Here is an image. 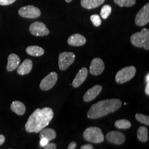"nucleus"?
I'll list each match as a JSON object with an SVG mask.
<instances>
[{"label": "nucleus", "instance_id": "30", "mask_svg": "<svg viewBox=\"0 0 149 149\" xmlns=\"http://www.w3.org/2000/svg\"><path fill=\"white\" fill-rule=\"evenodd\" d=\"M49 141L48 139L46 138H42L40 139V146L42 147H44L45 146H46L47 144L49 143Z\"/></svg>", "mask_w": 149, "mask_h": 149}, {"label": "nucleus", "instance_id": "31", "mask_svg": "<svg viewBox=\"0 0 149 149\" xmlns=\"http://www.w3.org/2000/svg\"><path fill=\"white\" fill-rule=\"evenodd\" d=\"M81 149H93V147L92 145L91 144H85V145H82L81 147Z\"/></svg>", "mask_w": 149, "mask_h": 149}, {"label": "nucleus", "instance_id": "29", "mask_svg": "<svg viewBox=\"0 0 149 149\" xmlns=\"http://www.w3.org/2000/svg\"><path fill=\"white\" fill-rule=\"evenodd\" d=\"M57 145L55 143H48L46 146H44L45 149H56Z\"/></svg>", "mask_w": 149, "mask_h": 149}, {"label": "nucleus", "instance_id": "27", "mask_svg": "<svg viewBox=\"0 0 149 149\" xmlns=\"http://www.w3.org/2000/svg\"><path fill=\"white\" fill-rule=\"evenodd\" d=\"M90 19L92 24L95 27H99L101 25L102 21L100 16L98 15H93L91 16Z\"/></svg>", "mask_w": 149, "mask_h": 149}, {"label": "nucleus", "instance_id": "35", "mask_svg": "<svg viewBox=\"0 0 149 149\" xmlns=\"http://www.w3.org/2000/svg\"><path fill=\"white\" fill-rule=\"evenodd\" d=\"M146 83H148L149 82V74L148 73L146 76Z\"/></svg>", "mask_w": 149, "mask_h": 149}, {"label": "nucleus", "instance_id": "1", "mask_svg": "<svg viewBox=\"0 0 149 149\" xmlns=\"http://www.w3.org/2000/svg\"><path fill=\"white\" fill-rule=\"evenodd\" d=\"M53 117V111L52 108H37L28 118L25 125L26 130L28 133H39L48 126Z\"/></svg>", "mask_w": 149, "mask_h": 149}, {"label": "nucleus", "instance_id": "13", "mask_svg": "<svg viewBox=\"0 0 149 149\" xmlns=\"http://www.w3.org/2000/svg\"><path fill=\"white\" fill-rule=\"evenodd\" d=\"M102 90V87L101 86L97 85L93 86L86 92L84 96V101L85 102L93 101L101 93Z\"/></svg>", "mask_w": 149, "mask_h": 149}, {"label": "nucleus", "instance_id": "32", "mask_svg": "<svg viewBox=\"0 0 149 149\" xmlns=\"http://www.w3.org/2000/svg\"><path fill=\"white\" fill-rule=\"evenodd\" d=\"M77 146V144L76 142L74 141H72L71 143H70V144H69L68 149H74L76 148Z\"/></svg>", "mask_w": 149, "mask_h": 149}, {"label": "nucleus", "instance_id": "22", "mask_svg": "<svg viewBox=\"0 0 149 149\" xmlns=\"http://www.w3.org/2000/svg\"><path fill=\"white\" fill-rule=\"evenodd\" d=\"M137 137L139 140L143 143H145L148 140V129L141 126L137 131Z\"/></svg>", "mask_w": 149, "mask_h": 149}, {"label": "nucleus", "instance_id": "17", "mask_svg": "<svg viewBox=\"0 0 149 149\" xmlns=\"http://www.w3.org/2000/svg\"><path fill=\"white\" fill-rule=\"evenodd\" d=\"M33 62L30 59H27L24 60L21 65H19L17 69V73L20 75L28 74L32 69Z\"/></svg>", "mask_w": 149, "mask_h": 149}, {"label": "nucleus", "instance_id": "3", "mask_svg": "<svg viewBox=\"0 0 149 149\" xmlns=\"http://www.w3.org/2000/svg\"><path fill=\"white\" fill-rule=\"evenodd\" d=\"M131 43L134 46L138 48H143L148 50L149 49V30L143 28L141 32H136L130 37Z\"/></svg>", "mask_w": 149, "mask_h": 149}, {"label": "nucleus", "instance_id": "15", "mask_svg": "<svg viewBox=\"0 0 149 149\" xmlns=\"http://www.w3.org/2000/svg\"><path fill=\"white\" fill-rule=\"evenodd\" d=\"M20 63V58L16 54H11L8 57L6 69L8 72H12L18 68Z\"/></svg>", "mask_w": 149, "mask_h": 149}, {"label": "nucleus", "instance_id": "25", "mask_svg": "<svg viewBox=\"0 0 149 149\" xmlns=\"http://www.w3.org/2000/svg\"><path fill=\"white\" fill-rule=\"evenodd\" d=\"M112 12V7L109 5H105L102 8L100 15L103 19H106Z\"/></svg>", "mask_w": 149, "mask_h": 149}, {"label": "nucleus", "instance_id": "5", "mask_svg": "<svg viewBox=\"0 0 149 149\" xmlns=\"http://www.w3.org/2000/svg\"><path fill=\"white\" fill-rule=\"evenodd\" d=\"M136 70L134 66H127L119 70L116 75L115 80L118 84H122L132 79L136 74Z\"/></svg>", "mask_w": 149, "mask_h": 149}, {"label": "nucleus", "instance_id": "4", "mask_svg": "<svg viewBox=\"0 0 149 149\" xmlns=\"http://www.w3.org/2000/svg\"><path fill=\"white\" fill-rule=\"evenodd\" d=\"M83 136L86 141L96 144L101 143L104 139L101 129L95 127L87 128L84 132Z\"/></svg>", "mask_w": 149, "mask_h": 149}, {"label": "nucleus", "instance_id": "20", "mask_svg": "<svg viewBox=\"0 0 149 149\" xmlns=\"http://www.w3.org/2000/svg\"><path fill=\"white\" fill-rule=\"evenodd\" d=\"M26 52L28 55L33 56H40L44 55L45 53L44 49L37 45L28 47L26 49Z\"/></svg>", "mask_w": 149, "mask_h": 149}, {"label": "nucleus", "instance_id": "2", "mask_svg": "<svg viewBox=\"0 0 149 149\" xmlns=\"http://www.w3.org/2000/svg\"><path fill=\"white\" fill-rule=\"evenodd\" d=\"M122 105V101L117 98L102 100L93 104L87 112V117L92 119L104 117L118 110Z\"/></svg>", "mask_w": 149, "mask_h": 149}, {"label": "nucleus", "instance_id": "28", "mask_svg": "<svg viewBox=\"0 0 149 149\" xmlns=\"http://www.w3.org/2000/svg\"><path fill=\"white\" fill-rule=\"evenodd\" d=\"M16 0H0V5H10L13 3Z\"/></svg>", "mask_w": 149, "mask_h": 149}, {"label": "nucleus", "instance_id": "21", "mask_svg": "<svg viewBox=\"0 0 149 149\" xmlns=\"http://www.w3.org/2000/svg\"><path fill=\"white\" fill-rule=\"evenodd\" d=\"M56 136V132L54 129L51 128L43 129L40 132L39 138L40 139L46 138L48 139L49 141L55 139Z\"/></svg>", "mask_w": 149, "mask_h": 149}, {"label": "nucleus", "instance_id": "12", "mask_svg": "<svg viewBox=\"0 0 149 149\" xmlns=\"http://www.w3.org/2000/svg\"><path fill=\"white\" fill-rule=\"evenodd\" d=\"M107 140L113 144H122L125 141V136L124 134L117 131H111L106 135Z\"/></svg>", "mask_w": 149, "mask_h": 149}, {"label": "nucleus", "instance_id": "11", "mask_svg": "<svg viewBox=\"0 0 149 149\" xmlns=\"http://www.w3.org/2000/svg\"><path fill=\"white\" fill-rule=\"evenodd\" d=\"M104 70V64L103 60L100 58H96L92 60L90 66L91 74L98 76L101 74Z\"/></svg>", "mask_w": 149, "mask_h": 149}, {"label": "nucleus", "instance_id": "6", "mask_svg": "<svg viewBox=\"0 0 149 149\" xmlns=\"http://www.w3.org/2000/svg\"><path fill=\"white\" fill-rule=\"evenodd\" d=\"M75 54L72 52H63L59 56L58 65L60 70L64 71L74 63Z\"/></svg>", "mask_w": 149, "mask_h": 149}, {"label": "nucleus", "instance_id": "9", "mask_svg": "<svg viewBox=\"0 0 149 149\" xmlns=\"http://www.w3.org/2000/svg\"><path fill=\"white\" fill-rule=\"evenodd\" d=\"M29 32L32 35L37 37H44L49 35V30L41 22H35L29 27Z\"/></svg>", "mask_w": 149, "mask_h": 149}, {"label": "nucleus", "instance_id": "33", "mask_svg": "<svg viewBox=\"0 0 149 149\" xmlns=\"http://www.w3.org/2000/svg\"><path fill=\"white\" fill-rule=\"evenodd\" d=\"M5 136L2 134H0V146L5 143Z\"/></svg>", "mask_w": 149, "mask_h": 149}, {"label": "nucleus", "instance_id": "16", "mask_svg": "<svg viewBox=\"0 0 149 149\" xmlns=\"http://www.w3.org/2000/svg\"><path fill=\"white\" fill-rule=\"evenodd\" d=\"M68 43L70 45L74 47L82 46L86 43V38L79 33L71 35L68 40Z\"/></svg>", "mask_w": 149, "mask_h": 149}, {"label": "nucleus", "instance_id": "18", "mask_svg": "<svg viewBox=\"0 0 149 149\" xmlns=\"http://www.w3.org/2000/svg\"><path fill=\"white\" fill-rule=\"evenodd\" d=\"M104 1L105 0H81V5L86 9L91 10L101 5Z\"/></svg>", "mask_w": 149, "mask_h": 149}, {"label": "nucleus", "instance_id": "10", "mask_svg": "<svg viewBox=\"0 0 149 149\" xmlns=\"http://www.w3.org/2000/svg\"><path fill=\"white\" fill-rule=\"evenodd\" d=\"M58 79V75L56 72H52L42 80L40 84V88L43 91L51 90L56 84Z\"/></svg>", "mask_w": 149, "mask_h": 149}, {"label": "nucleus", "instance_id": "19", "mask_svg": "<svg viewBox=\"0 0 149 149\" xmlns=\"http://www.w3.org/2000/svg\"><path fill=\"white\" fill-rule=\"evenodd\" d=\"M11 109L12 112L18 114V116H23L26 111V107L25 105L18 101H13L11 105Z\"/></svg>", "mask_w": 149, "mask_h": 149}, {"label": "nucleus", "instance_id": "8", "mask_svg": "<svg viewBox=\"0 0 149 149\" xmlns=\"http://www.w3.org/2000/svg\"><path fill=\"white\" fill-rule=\"evenodd\" d=\"M135 24L142 27L148 24L149 22V3H147L140 10L135 18Z\"/></svg>", "mask_w": 149, "mask_h": 149}, {"label": "nucleus", "instance_id": "7", "mask_svg": "<svg viewBox=\"0 0 149 149\" xmlns=\"http://www.w3.org/2000/svg\"><path fill=\"white\" fill-rule=\"evenodd\" d=\"M18 14L23 18L34 19L40 16L41 12L38 8L34 6H25L20 8Z\"/></svg>", "mask_w": 149, "mask_h": 149}, {"label": "nucleus", "instance_id": "24", "mask_svg": "<svg viewBox=\"0 0 149 149\" xmlns=\"http://www.w3.org/2000/svg\"><path fill=\"white\" fill-rule=\"evenodd\" d=\"M114 2L115 3L121 7H130L135 4L136 0H114Z\"/></svg>", "mask_w": 149, "mask_h": 149}, {"label": "nucleus", "instance_id": "26", "mask_svg": "<svg viewBox=\"0 0 149 149\" xmlns=\"http://www.w3.org/2000/svg\"><path fill=\"white\" fill-rule=\"evenodd\" d=\"M135 118L139 122L149 125V117L148 116H145L143 114H136L135 115Z\"/></svg>", "mask_w": 149, "mask_h": 149}, {"label": "nucleus", "instance_id": "36", "mask_svg": "<svg viewBox=\"0 0 149 149\" xmlns=\"http://www.w3.org/2000/svg\"><path fill=\"white\" fill-rule=\"evenodd\" d=\"M65 1H66V2H68V3H69V2L72 1V0H65Z\"/></svg>", "mask_w": 149, "mask_h": 149}, {"label": "nucleus", "instance_id": "23", "mask_svg": "<svg viewBox=\"0 0 149 149\" xmlns=\"http://www.w3.org/2000/svg\"><path fill=\"white\" fill-rule=\"evenodd\" d=\"M115 127L119 129H127L131 127V123L127 119H119L115 122Z\"/></svg>", "mask_w": 149, "mask_h": 149}, {"label": "nucleus", "instance_id": "14", "mask_svg": "<svg viewBox=\"0 0 149 149\" xmlns=\"http://www.w3.org/2000/svg\"><path fill=\"white\" fill-rule=\"evenodd\" d=\"M88 73V70L87 68H82V69H81L75 76L74 80L72 81V86L74 88H77L80 85H81L86 79Z\"/></svg>", "mask_w": 149, "mask_h": 149}, {"label": "nucleus", "instance_id": "34", "mask_svg": "<svg viewBox=\"0 0 149 149\" xmlns=\"http://www.w3.org/2000/svg\"><path fill=\"white\" fill-rule=\"evenodd\" d=\"M145 93L149 96V82L146 83V85L145 86Z\"/></svg>", "mask_w": 149, "mask_h": 149}]
</instances>
